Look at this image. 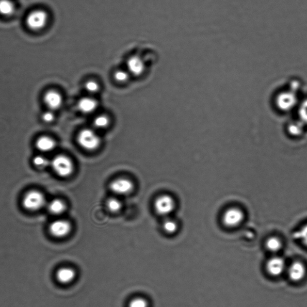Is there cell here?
Wrapping results in <instances>:
<instances>
[{"label":"cell","mask_w":307,"mask_h":307,"mask_svg":"<svg viewBox=\"0 0 307 307\" xmlns=\"http://www.w3.org/2000/svg\"><path fill=\"white\" fill-rule=\"evenodd\" d=\"M78 143L80 146L87 151H94L100 146V137L91 129H83L78 136Z\"/></svg>","instance_id":"cell-1"},{"label":"cell","mask_w":307,"mask_h":307,"mask_svg":"<svg viewBox=\"0 0 307 307\" xmlns=\"http://www.w3.org/2000/svg\"><path fill=\"white\" fill-rule=\"evenodd\" d=\"M50 166L57 176L62 178L70 177L74 171L72 161L67 156L63 155L56 156L53 159Z\"/></svg>","instance_id":"cell-2"},{"label":"cell","mask_w":307,"mask_h":307,"mask_svg":"<svg viewBox=\"0 0 307 307\" xmlns=\"http://www.w3.org/2000/svg\"><path fill=\"white\" fill-rule=\"evenodd\" d=\"M46 198L41 192L32 190L28 192L22 199V205L25 209L35 211L47 206Z\"/></svg>","instance_id":"cell-3"},{"label":"cell","mask_w":307,"mask_h":307,"mask_svg":"<svg viewBox=\"0 0 307 307\" xmlns=\"http://www.w3.org/2000/svg\"><path fill=\"white\" fill-rule=\"evenodd\" d=\"M48 21V14L43 10H35L30 12L25 20L27 27L32 31H40L44 29Z\"/></svg>","instance_id":"cell-4"},{"label":"cell","mask_w":307,"mask_h":307,"mask_svg":"<svg viewBox=\"0 0 307 307\" xmlns=\"http://www.w3.org/2000/svg\"><path fill=\"white\" fill-rule=\"evenodd\" d=\"M244 220V213L238 208L233 207L226 210L222 220L226 226L233 228L238 226Z\"/></svg>","instance_id":"cell-5"},{"label":"cell","mask_w":307,"mask_h":307,"mask_svg":"<svg viewBox=\"0 0 307 307\" xmlns=\"http://www.w3.org/2000/svg\"><path fill=\"white\" fill-rule=\"evenodd\" d=\"M176 207L173 198L169 195H162L156 200L154 203V209L157 214L166 216L171 214Z\"/></svg>","instance_id":"cell-6"},{"label":"cell","mask_w":307,"mask_h":307,"mask_svg":"<svg viewBox=\"0 0 307 307\" xmlns=\"http://www.w3.org/2000/svg\"><path fill=\"white\" fill-rule=\"evenodd\" d=\"M297 103L295 93L291 91H285L279 94L276 98V104L281 111H288L295 107Z\"/></svg>","instance_id":"cell-7"},{"label":"cell","mask_w":307,"mask_h":307,"mask_svg":"<svg viewBox=\"0 0 307 307\" xmlns=\"http://www.w3.org/2000/svg\"><path fill=\"white\" fill-rule=\"evenodd\" d=\"M50 234L56 238H65L69 234L72 226L70 223L65 220H57L49 226Z\"/></svg>","instance_id":"cell-8"},{"label":"cell","mask_w":307,"mask_h":307,"mask_svg":"<svg viewBox=\"0 0 307 307\" xmlns=\"http://www.w3.org/2000/svg\"><path fill=\"white\" fill-rule=\"evenodd\" d=\"M110 189L116 195L124 196L130 194L133 190V184L128 179L119 178L111 182Z\"/></svg>","instance_id":"cell-9"},{"label":"cell","mask_w":307,"mask_h":307,"mask_svg":"<svg viewBox=\"0 0 307 307\" xmlns=\"http://www.w3.org/2000/svg\"><path fill=\"white\" fill-rule=\"evenodd\" d=\"M266 268L269 275L271 276H280L285 271V261L281 258L274 257L266 263Z\"/></svg>","instance_id":"cell-10"},{"label":"cell","mask_w":307,"mask_h":307,"mask_svg":"<svg viewBox=\"0 0 307 307\" xmlns=\"http://www.w3.org/2000/svg\"><path fill=\"white\" fill-rule=\"evenodd\" d=\"M289 278L294 282H299L303 280L306 275V266L301 262H295L291 264L288 270Z\"/></svg>","instance_id":"cell-11"},{"label":"cell","mask_w":307,"mask_h":307,"mask_svg":"<svg viewBox=\"0 0 307 307\" xmlns=\"http://www.w3.org/2000/svg\"><path fill=\"white\" fill-rule=\"evenodd\" d=\"M44 101L48 108L51 111L57 110L62 107L63 97L59 93L55 91H49L45 95Z\"/></svg>","instance_id":"cell-12"},{"label":"cell","mask_w":307,"mask_h":307,"mask_svg":"<svg viewBox=\"0 0 307 307\" xmlns=\"http://www.w3.org/2000/svg\"><path fill=\"white\" fill-rule=\"evenodd\" d=\"M57 280L60 283L67 285L72 282L76 277V272L73 269L69 267H63L59 269L56 275Z\"/></svg>","instance_id":"cell-13"},{"label":"cell","mask_w":307,"mask_h":307,"mask_svg":"<svg viewBox=\"0 0 307 307\" xmlns=\"http://www.w3.org/2000/svg\"><path fill=\"white\" fill-rule=\"evenodd\" d=\"M97 101L91 97L81 98L78 103V110L83 113H93L97 108Z\"/></svg>","instance_id":"cell-14"},{"label":"cell","mask_w":307,"mask_h":307,"mask_svg":"<svg viewBox=\"0 0 307 307\" xmlns=\"http://www.w3.org/2000/svg\"><path fill=\"white\" fill-rule=\"evenodd\" d=\"M35 146L43 153H49L55 149L56 143L54 139L48 136H42L37 139Z\"/></svg>","instance_id":"cell-15"},{"label":"cell","mask_w":307,"mask_h":307,"mask_svg":"<svg viewBox=\"0 0 307 307\" xmlns=\"http://www.w3.org/2000/svg\"><path fill=\"white\" fill-rule=\"evenodd\" d=\"M48 212L52 215H60L66 210V205L62 200L59 199H53L47 204Z\"/></svg>","instance_id":"cell-16"},{"label":"cell","mask_w":307,"mask_h":307,"mask_svg":"<svg viewBox=\"0 0 307 307\" xmlns=\"http://www.w3.org/2000/svg\"><path fill=\"white\" fill-rule=\"evenodd\" d=\"M129 72L134 76H140L144 70V65L141 59L138 58H131L128 63Z\"/></svg>","instance_id":"cell-17"},{"label":"cell","mask_w":307,"mask_h":307,"mask_svg":"<svg viewBox=\"0 0 307 307\" xmlns=\"http://www.w3.org/2000/svg\"><path fill=\"white\" fill-rule=\"evenodd\" d=\"M15 11V6L12 0H0V15L2 16H11Z\"/></svg>","instance_id":"cell-18"},{"label":"cell","mask_w":307,"mask_h":307,"mask_svg":"<svg viewBox=\"0 0 307 307\" xmlns=\"http://www.w3.org/2000/svg\"><path fill=\"white\" fill-rule=\"evenodd\" d=\"M265 245L266 249L271 253H277L283 247L281 241L275 237L269 238L266 240Z\"/></svg>","instance_id":"cell-19"},{"label":"cell","mask_w":307,"mask_h":307,"mask_svg":"<svg viewBox=\"0 0 307 307\" xmlns=\"http://www.w3.org/2000/svg\"><path fill=\"white\" fill-rule=\"evenodd\" d=\"M106 206L110 211L116 213L120 211L122 209V203L117 198L112 197L106 202Z\"/></svg>","instance_id":"cell-20"},{"label":"cell","mask_w":307,"mask_h":307,"mask_svg":"<svg viewBox=\"0 0 307 307\" xmlns=\"http://www.w3.org/2000/svg\"><path fill=\"white\" fill-rule=\"evenodd\" d=\"M32 163L34 166L39 169H45L50 166L51 161L42 156H37L32 160Z\"/></svg>","instance_id":"cell-21"},{"label":"cell","mask_w":307,"mask_h":307,"mask_svg":"<svg viewBox=\"0 0 307 307\" xmlns=\"http://www.w3.org/2000/svg\"><path fill=\"white\" fill-rule=\"evenodd\" d=\"M293 237L307 247V224L303 226L300 229L296 231L294 233Z\"/></svg>","instance_id":"cell-22"},{"label":"cell","mask_w":307,"mask_h":307,"mask_svg":"<svg viewBox=\"0 0 307 307\" xmlns=\"http://www.w3.org/2000/svg\"><path fill=\"white\" fill-rule=\"evenodd\" d=\"M304 126L300 120L293 122L288 127L289 131L292 135L298 136L303 132Z\"/></svg>","instance_id":"cell-23"},{"label":"cell","mask_w":307,"mask_h":307,"mask_svg":"<svg viewBox=\"0 0 307 307\" xmlns=\"http://www.w3.org/2000/svg\"><path fill=\"white\" fill-rule=\"evenodd\" d=\"M110 124V120L108 116L105 115H99L94 120L93 124L95 128L98 129H103L107 128Z\"/></svg>","instance_id":"cell-24"},{"label":"cell","mask_w":307,"mask_h":307,"mask_svg":"<svg viewBox=\"0 0 307 307\" xmlns=\"http://www.w3.org/2000/svg\"><path fill=\"white\" fill-rule=\"evenodd\" d=\"M298 111L299 120L304 125H307V98L302 101L299 105Z\"/></svg>","instance_id":"cell-25"},{"label":"cell","mask_w":307,"mask_h":307,"mask_svg":"<svg viewBox=\"0 0 307 307\" xmlns=\"http://www.w3.org/2000/svg\"><path fill=\"white\" fill-rule=\"evenodd\" d=\"M164 232L168 234H173L178 229V225L176 222L172 220H165L163 224Z\"/></svg>","instance_id":"cell-26"},{"label":"cell","mask_w":307,"mask_h":307,"mask_svg":"<svg viewBox=\"0 0 307 307\" xmlns=\"http://www.w3.org/2000/svg\"><path fill=\"white\" fill-rule=\"evenodd\" d=\"M114 78H115L116 82L119 83H126L129 80V75L128 72L123 70H119L116 72L114 74Z\"/></svg>","instance_id":"cell-27"},{"label":"cell","mask_w":307,"mask_h":307,"mask_svg":"<svg viewBox=\"0 0 307 307\" xmlns=\"http://www.w3.org/2000/svg\"><path fill=\"white\" fill-rule=\"evenodd\" d=\"M148 304L145 299L143 298H136L132 299L129 304V307H148Z\"/></svg>","instance_id":"cell-28"},{"label":"cell","mask_w":307,"mask_h":307,"mask_svg":"<svg viewBox=\"0 0 307 307\" xmlns=\"http://www.w3.org/2000/svg\"><path fill=\"white\" fill-rule=\"evenodd\" d=\"M85 88L86 91L89 93L95 94L98 92L100 87H99L98 83L95 82V81H89L86 82Z\"/></svg>","instance_id":"cell-29"},{"label":"cell","mask_w":307,"mask_h":307,"mask_svg":"<svg viewBox=\"0 0 307 307\" xmlns=\"http://www.w3.org/2000/svg\"><path fill=\"white\" fill-rule=\"evenodd\" d=\"M42 119L46 123H51L55 120V115L52 111H47L42 114Z\"/></svg>","instance_id":"cell-30"}]
</instances>
